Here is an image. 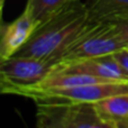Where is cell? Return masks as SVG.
<instances>
[{
    "label": "cell",
    "instance_id": "1",
    "mask_svg": "<svg viewBox=\"0 0 128 128\" xmlns=\"http://www.w3.org/2000/svg\"><path fill=\"white\" fill-rule=\"evenodd\" d=\"M86 4L75 1L45 20L33 33L27 43L15 54L40 60H56L88 24Z\"/></svg>",
    "mask_w": 128,
    "mask_h": 128
},
{
    "label": "cell",
    "instance_id": "2",
    "mask_svg": "<svg viewBox=\"0 0 128 128\" xmlns=\"http://www.w3.org/2000/svg\"><path fill=\"white\" fill-rule=\"evenodd\" d=\"M128 46L117 22L89 20L82 32L56 60V65L110 55Z\"/></svg>",
    "mask_w": 128,
    "mask_h": 128
},
{
    "label": "cell",
    "instance_id": "3",
    "mask_svg": "<svg viewBox=\"0 0 128 128\" xmlns=\"http://www.w3.org/2000/svg\"><path fill=\"white\" fill-rule=\"evenodd\" d=\"M0 91L4 94H15L29 98L33 101L44 99L63 100L71 102H86L94 104L104 98L115 94L128 92L127 82H106V83L86 84L75 86H0Z\"/></svg>",
    "mask_w": 128,
    "mask_h": 128
},
{
    "label": "cell",
    "instance_id": "4",
    "mask_svg": "<svg viewBox=\"0 0 128 128\" xmlns=\"http://www.w3.org/2000/svg\"><path fill=\"white\" fill-rule=\"evenodd\" d=\"M36 104V126L40 128H107L93 104L44 99Z\"/></svg>",
    "mask_w": 128,
    "mask_h": 128
},
{
    "label": "cell",
    "instance_id": "5",
    "mask_svg": "<svg viewBox=\"0 0 128 128\" xmlns=\"http://www.w3.org/2000/svg\"><path fill=\"white\" fill-rule=\"evenodd\" d=\"M56 68L52 61L14 55L0 61V86H29L45 80Z\"/></svg>",
    "mask_w": 128,
    "mask_h": 128
},
{
    "label": "cell",
    "instance_id": "6",
    "mask_svg": "<svg viewBox=\"0 0 128 128\" xmlns=\"http://www.w3.org/2000/svg\"><path fill=\"white\" fill-rule=\"evenodd\" d=\"M38 24L28 9L25 7L22 14L10 24L1 27L0 61L14 56L30 38Z\"/></svg>",
    "mask_w": 128,
    "mask_h": 128
},
{
    "label": "cell",
    "instance_id": "7",
    "mask_svg": "<svg viewBox=\"0 0 128 128\" xmlns=\"http://www.w3.org/2000/svg\"><path fill=\"white\" fill-rule=\"evenodd\" d=\"M54 72L90 74L94 76L128 83V75L118 64L112 54L66 64H60V65H56Z\"/></svg>",
    "mask_w": 128,
    "mask_h": 128
},
{
    "label": "cell",
    "instance_id": "8",
    "mask_svg": "<svg viewBox=\"0 0 128 128\" xmlns=\"http://www.w3.org/2000/svg\"><path fill=\"white\" fill-rule=\"evenodd\" d=\"M93 106L107 128H128V92L104 98Z\"/></svg>",
    "mask_w": 128,
    "mask_h": 128
},
{
    "label": "cell",
    "instance_id": "9",
    "mask_svg": "<svg viewBox=\"0 0 128 128\" xmlns=\"http://www.w3.org/2000/svg\"><path fill=\"white\" fill-rule=\"evenodd\" d=\"M88 19L91 22H119L128 19V0H86Z\"/></svg>",
    "mask_w": 128,
    "mask_h": 128
},
{
    "label": "cell",
    "instance_id": "10",
    "mask_svg": "<svg viewBox=\"0 0 128 128\" xmlns=\"http://www.w3.org/2000/svg\"><path fill=\"white\" fill-rule=\"evenodd\" d=\"M75 1L80 0H27L26 8L37 24L40 25L64 7Z\"/></svg>",
    "mask_w": 128,
    "mask_h": 128
},
{
    "label": "cell",
    "instance_id": "11",
    "mask_svg": "<svg viewBox=\"0 0 128 128\" xmlns=\"http://www.w3.org/2000/svg\"><path fill=\"white\" fill-rule=\"evenodd\" d=\"M112 55H114V58H116V61L118 62V64L122 66V68L128 75V50L127 48L120 50V51L114 53Z\"/></svg>",
    "mask_w": 128,
    "mask_h": 128
},
{
    "label": "cell",
    "instance_id": "12",
    "mask_svg": "<svg viewBox=\"0 0 128 128\" xmlns=\"http://www.w3.org/2000/svg\"><path fill=\"white\" fill-rule=\"evenodd\" d=\"M117 22V25L119 26L120 30L122 32L124 36L128 40V19L127 20H119V22Z\"/></svg>",
    "mask_w": 128,
    "mask_h": 128
},
{
    "label": "cell",
    "instance_id": "13",
    "mask_svg": "<svg viewBox=\"0 0 128 128\" xmlns=\"http://www.w3.org/2000/svg\"><path fill=\"white\" fill-rule=\"evenodd\" d=\"M126 48H127V50H128V46H127V47H126Z\"/></svg>",
    "mask_w": 128,
    "mask_h": 128
}]
</instances>
